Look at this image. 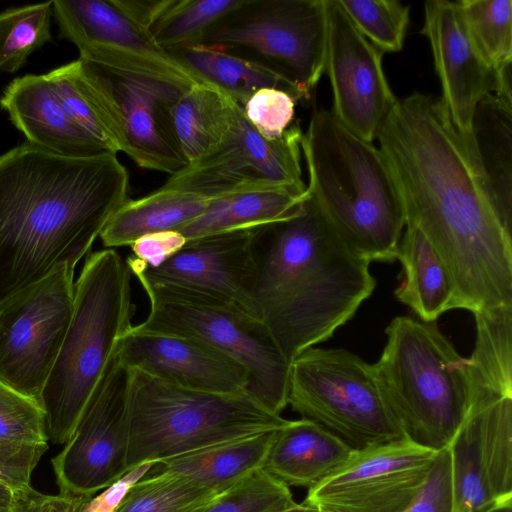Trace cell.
Returning a JSON list of instances; mask_svg holds the SVG:
<instances>
[{"mask_svg": "<svg viewBox=\"0 0 512 512\" xmlns=\"http://www.w3.org/2000/svg\"><path fill=\"white\" fill-rule=\"evenodd\" d=\"M277 431L207 447L157 462L168 471L214 491H224L263 467Z\"/></svg>", "mask_w": 512, "mask_h": 512, "instance_id": "484cf974", "label": "cell"}, {"mask_svg": "<svg viewBox=\"0 0 512 512\" xmlns=\"http://www.w3.org/2000/svg\"><path fill=\"white\" fill-rule=\"evenodd\" d=\"M46 76L70 118L107 151L117 154L109 128L76 81L73 63L60 66Z\"/></svg>", "mask_w": 512, "mask_h": 512, "instance_id": "d590c367", "label": "cell"}, {"mask_svg": "<svg viewBox=\"0 0 512 512\" xmlns=\"http://www.w3.org/2000/svg\"><path fill=\"white\" fill-rule=\"evenodd\" d=\"M116 153L61 156L27 142L0 155V306L76 266L128 200Z\"/></svg>", "mask_w": 512, "mask_h": 512, "instance_id": "7a4b0ae2", "label": "cell"}, {"mask_svg": "<svg viewBox=\"0 0 512 512\" xmlns=\"http://www.w3.org/2000/svg\"><path fill=\"white\" fill-rule=\"evenodd\" d=\"M92 64L116 102L127 144L126 155L142 168L170 175L186 167L187 162L173 136L170 110L188 88L128 78Z\"/></svg>", "mask_w": 512, "mask_h": 512, "instance_id": "ffe728a7", "label": "cell"}, {"mask_svg": "<svg viewBox=\"0 0 512 512\" xmlns=\"http://www.w3.org/2000/svg\"><path fill=\"white\" fill-rule=\"evenodd\" d=\"M281 512H319V511L302 502L300 504L297 503L295 506H293L289 509H286L284 511H281Z\"/></svg>", "mask_w": 512, "mask_h": 512, "instance_id": "bcb514c9", "label": "cell"}, {"mask_svg": "<svg viewBox=\"0 0 512 512\" xmlns=\"http://www.w3.org/2000/svg\"><path fill=\"white\" fill-rule=\"evenodd\" d=\"M239 1L165 0L149 33L168 52L201 44L209 28Z\"/></svg>", "mask_w": 512, "mask_h": 512, "instance_id": "f546056e", "label": "cell"}, {"mask_svg": "<svg viewBox=\"0 0 512 512\" xmlns=\"http://www.w3.org/2000/svg\"><path fill=\"white\" fill-rule=\"evenodd\" d=\"M402 512H453L451 458L448 447L438 452L425 483Z\"/></svg>", "mask_w": 512, "mask_h": 512, "instance_id": "f35d334b", "label": "cell"}, {"mask_svg": "<svg viewBox=\"0 0 512 512\" xmlns=\"http://www.w3.org/2000/svg\"><path fill=\"white\" fill-rule=\"evenodd\" d=\"M481 512H512V499L494 503Z\"/></svg>", "mask_w": 512, "mask_h": 512, "instance_id": "f6af8a7d", "label": "cell"}, {"mask_svg": "<svg viewBox=\"0 0 512 512\" xmlns=\"http://www.w3.org/2000/svg\"><path fill=\"white\" fill-rule=\"evenodd\" d=\"M468 32L484 61L496 74L512 63V1H458Z\"/></svg>", "mask_w": 512, "mask_h": 512, "instance_id": "d6a6232c", "label": "cell"}, {"mask_svg": "<svg viewBox=\"0 0 512 512\" xmlns=\"http://www.w3.org/2000/svg\"><path fill=\"white\" fill-rule=\"evenodd\" d=\"M92 496L44 495L36 490L24 498L23 512H85Z\"/></svg>", "mask_w": 512, "mask_h": 512, "instance_id": "7bdbcfd3", "label": "cell"}, {"mask_svg": "<svg viewBox=\"0 0 512 512\" xmlns=\"http://www.w3.org/2000/svg\"><path fill=\"white\" fill-rule=\"evenodd\" d=\"M45 413L40 403L0 383V441L47 443Z\"/></svg>", "mask_w": 512, "mask_h": 512, "instance_id": "8d00e7d4", "label": "cell"}, {"mask_svg": "<svg viewBox=\"0 0 512 512\" xmlns=\"http://www.w3.org/2000/svg\"><path fill=\"white\" fill-rule=\"evenodd\" d=\"M296 504L290 488L260 468L218 494L199 512H281Z\"/></svg>", "mask_w": 512, "mask_h": 512, "instance_id": "e575fe53", "label": "cell"}, {"mask_svg": "<svg viewBox=\"0 0 512 512\" xmlns=\"http://www.w3.org/2000/svg\"><path fill=\"white\" fill-rule=\"evenodd\" d=\"M307 190L342 239L369 262H393L405 226L401 196L379 147L316 110L303 133Z\"/></svg>", "mask_w": 512, "mask_h": 512, "instance_id": "277c9868", "label": "cell"}, {"mask_svg": "<svg viewBox=\"0 0 512 512\" xmlns=\"http://www.w3.org/2000/svg\"><path fill=\"white\" fill-rule=\"evenodd\" d=\"M209 202L198 194L160 187L139 199L127 200L99 237L106 248L131 246L146 234L179 230L201 216Z\"/></svg>", "mask_w": 512, "mask_h": 512, "instance_id": "4316f807", "label": "cell"}, {"mask_svg": "<svg viewBox=\"0 0 512 512\" xmlns=\"http://www.w3.org/2000/svg\"><path fill=\"white\" fill-rule=\"evenodd\" d=\"M372 364L405 438L440 451L451 443L469 404L467 358L436 322L394 318Z\"/></svg>", "mask_w": 512, "mask_h": 512, "instance_id": "8992f818", "label": "cell"}, {"mask_svg": "<svg viewBox=\"0 0 512 512\" xmlns=\"http://www.w3.org/2000/svg\"><path fill=\"white\" fill-rule=\"evenodd\" d=\"M29 493H19L0 481V512H23L24 498Z\"/></svg>", "mask_w": 512, "mask_h": 512, "instance_id": "ee69618b", "label": "cell"}, {"mask_svg": "<svg viewBox=\"0 0 512 512\" xmlns=\"http://www.w3.org/2000/svg\"><path fill=\"white\" fill-rule=\"evenodd\" d=\"M242 107L216 86L199 82L186 89L170 110L175 142L187 165L222 145L237 128Z\"/></svg>", "mask_w": 512, "mask_h": 512, "instance_id": "cb8c5ba5", "label": "cell"}, {"mask_svg": "<svg viewBox=\"0 0 512 512\" xmlns=\"http://www.w3.org/2000/svg\"><path fill=\"white\" fill-rule=\"evenodd\" d=\"M420 32L428 39L432 50L442 87L440 103L467 143L478 103L497 91V74L477 50L458 1H426Z\"/></svg>", "mask_w": 512, "mask_h": 512, "instance_id": "ac0fdd59", "label": "cell"}, {"mask_svg": "<svg viewBox=\"0 0 512 512\" xmlns=\"http://www.w3.org/2000/svg\"><path fill=\"white\" fill-rule=\"evenodd\" d=\"M59 36L79 58L128 78L167 82L181 88L204 82L161 48L131 20L116 0H54Z\"/></svg>", "mask_w": 512, "mask_h": 512, "instance_id": "4fadbf2b", "label": "cell"}, {"mask_svg": "<svg viewBox=\"0 0 512 512\" xmlns=\"http://www.w3.org/2000/svg\"><path fill=\"white\" fill-rule=\"evenodd\" d=\"M0 106L33 146L71 158L109 152L70 118L46 74L15 78L4 89Z\"/></svg>", "mask_w": 512, "mask_h": 512, "instance_id": "44dd1931", "label": "cell"}, {"mask_svg": "<svg viewBox=\"0 0 512 512\" xmlns=\"http://www.w3.org/2000/svg\"><path fill=\"white\" fill-rule=\"evenodd\" d=\"M53 2L9 8L0 13V73L13 74L51 41Z\"/></svg>", "mask_w": 512, "mask_h": 512, "instance_id": "1f68e13d", "label": "cell"}, {"mask_svg": "<svg viewBox=\"0 0 512 512\" xmlns=\"http://www.w3.org/2000/svg\"><path fill=\"white\" fill-rule=\"evenodd\" d=\"M132 370L187 389L232 394L247 390L249 375L235 359L198 339L131 329L118 345Z\"/></svg>", "mask_w": 512, "mask_h": 512, "instance_id": "d6986e66", "label": "cell"}, {"mask_svg": "<svg viewBox=\"0 0 512 512\" xmlns=\"http://www.w3.org/2000/svg\"><path fill=\"white\" fill-rule=\"evenodd\" d=\"M256 228L189 240L158 267L145 266L133 256L126 261L139 282L210 296L259 318L253 298Z\"/></svg>", "mask_w": 512, "mask_h": 512, "instance_id": "e0dca14e", "label": "cell"}, {"mask_svg": "<svg viewBox=\"0 0 512 512\" xmlns=\"http://www.w3.org/2000/svg\"><path fill=\"white\" fill-rule=\"evenodd\" d=\"M47 443L15 444L0 441V481L19 493H29L31 476Z\"/></svg>", "mask_w": 512, "mask_h": 512, "instance_id": "ab89813d", "label": "cell"}, {"mask_svg": "<svg viewBox=\"0 0 512 512\" xmlns=\"http://www.w3.org/2000/svg\"><path fill=\"white\" fill-rule=\"evenodd\" d=\"M396 259L402 264L404 278L394 295L420 320L436 322L443 313L452 309L453 289L449 274L421 231L414 227L406 228Z\"/></svg>", "mask_w": 512, "mask_h": 512, "instance_id": "83f0119b", "label": "cell"}, {"mask_svg": "<svg viewBox=\"0 0 512 512\" xmlns=\"http://www.w3.org/2000/svg\"><path fill=\"white\" fill-rule=\"evenodd\" d=\"M158 461H146L132 468L125 475L104 489L98 496H93L85 512H115L131 487L144 478Z\"/></svg>", "mask_w": 512, "mask_h": 512, "instance_id": "b9f144b4", "label": "cell"}, {"mask_svg": "<svg viewBox=\"0 0 512 512\" xmlns=\"http://www.w3.org/2000/svg\"><path fill=\"white\" fill-rule=\"evenodd\" d=\"M325 39V0H240L201 44L262 66L308 100L324 73Z\"/></svg>", "mask_w": 512, "mask_h": 512, "instance_id": "30bf717a", "label": "cell"}, {"mask_svg": "<svg viewBox=\"0 0 512 512\" xmlns=\"http://www.w3.org/2000/svg\"><path fill=\"white\" fill-rule=\"evenodd\" d=\"M196 511H197V510H195V512H196ZM193 512H194V511H193Z\"/></svg>", "mask_w": 512, "mask_h": 512, "instance_id": "7dc6e473", "label": "cell"}, {"mask_svg": "<svg viewBox=\"0 0 512 512\" xmlns=\"http://www.w3.org/2000/svg\"><path fill=\"white\" fill-rule=\"evenodd\" d=\"M353 451L320 425L289 420L277 431L263 469L287 485L312 488L337 468Z\"/></svg>", "mask_w": 512, "mask_h": 512, "instance_id": "7402d4cb", "label": "cell"}, {"mask_svg": "<svg viewBox=\"0 0 512 512\" xmlns=\"http://www.w3.org/2000/svg\"><path fill=\"white\" fill-rule=\"evenodd\" d=\"M399 190L405 226L423 233L453 289L452 309L512 307V236L468 146L439 99H397L377 133Z\"/></svg>", "mask_w": 512, "mask_h": 512, "instance_id": "6da1fadb", "label": "cell"}, {"mask_svg": "<svg viewBox=\"0 0 512 512\" xmlns=\"http://www.w3.org/2000/svg\"><path fill=\"white\" fill-rule=\"evenodd\" d=\"M150 303L143 333L198 339L238 361L248 372L247 392L273 413L288 405L291 362L263 321L222 300L180 288L139 282Z\"/></svg>", "mask_w": 512, "mask_h": 512, "instance_id": "ba28073f", "label": "cell"}, {"mask_svg": "<svg viewBox=\"0 0 512 512\" xmlns=\"http://www.w3.org/2000/svg\"><path fill=\"white\" fill-rule=\"evenodd\" d=\"M288 422L247 391L192 390L132 370L127 472L146 461L276 431Z\"/></svg>", "mask_w": 512, "mask_h": 512, "instance_id": "52a82bcc", "label": "cell"}, {"mask_svg": "<svg viewBox=\"0 0 512 512\" xmlns=\"http://www.w3.org/2000/svg\"><path fill=\"white\" fill-rule=\"evenodd\" d=\"M258 317L285 358L331 338L373 293L370 262L339 235L309 196L291 216L256 228Z\"/></svg>", "mask_w": 512, "mask_h": 512, "instance_id": "3957f363", "label": "cell"}, {"mask_svg": "<svg viewBox=\"0 0 512 512\" xmlns=\"http://www.w3.org/2000/svg\"><path fill=\"white\" fill-rule=\"evenodd\" d=\"M181 65L228 94L241 107L257 90L277 88L297 101L299 93L262 66L220 47L198 44L169 52Z\"/></svg>", "mask_w": 512, "mask_h": 512, "instance_id": "f1b7e54d", "label": "cell"}, {"mask_svg": "<svg viewBox=\"0 0 512 512\" xmlns=\"http://www.w3.org/2000/svg\"><path fill=\"white\" fill-rule=\"evenodd\" d=\"M75 267H59L0 306V383L38 402L72 317Z\"/></svg>", "mask_w": 512, "mask_h": 512, "instance_id": "8fae6325", "label": "cell"}, {"mask_svg": "<svg viewBox=\"0 0 512 512\" xmlns=\"http://www.w3.org/2000/svg\"><path fill=\"white\" fill-rule=\"evenodd\" d=\"M438 452L407 438L353 451L308 489L303 503L319 512H402L425 483Z\"/></svg>", "mask_w": 512, "mask_h": 512, "instance_id": "5bb4252c", "label": "cell"}, {"mask_svg": "<svg viewBox=\"0 0 512 512\" xmlns=\"http://www.w3.org/2000/svg\"><path fill=\"white\" fill-rule=\"evenodd\" d=\"M362 35L383 53L403 48L410 8L396 0H339Z\"/></svg>", "mask_w": 512, "mask_h": 512, "instance_id": "836d02e7", "label": "cell"}, {"mask_svg": "<svg viewBox=\"0 0 512 512\" xmlns=\"http://www.w3.org/2000/svg\"><path fill=\"white\" fill-rule=\"evenodd\" d=\"M132 272L114 249L90 253L74 283L72 317L40 395L49 440L65 444L90 396L131 329Z\"/></svg>", "mask_w": 512, "mask_h": 512, "instance_id": "5b68a950", "label": "cell"}, {"mask_svg": "<svg viewBox=\"0 0 512 512\" xmlns=\"http://www.w3.org/2000/svg\"><path fill=\"white\" fill-rule=\"evenodd\" d=\"M504 226L512 227V104L494 94L478 103L466 143Z\"/></svg>", "mask_w": 512, "mask_h": 512, "instance_id": "603a6c76", "label": "cell"}, {"mask_svg": "<svg viewBox=\"0 0 512 512\" xmlns=\"http://www.w3.org/2000/svg\"><path fill=\"white\" fill-rule=\"evenodd\" d=\"M324 73L336 118L362 139L373 142L397 98L385 76L383 52L356 28L339 0H325Z\"/></svg>", "mask_w": 512, "mask_h": 512, "instance_id": "2e32d148", "label": "cell"}, {"mask_svg": "<svg viewBox=\"0 0 512 512\" xmlns=\"http://www.w3.org/2000/svg\"><path fill=\"white\" fill-rule=\"evenodd\" d=\"M287 403L352 451L405 438L373 365L345 349L312 347L294 358Z\"/></svg>", "mask_w": 512, "mask_h": 512, "instance_id": "9c48e42d", "label": "cell"}, {"mask_svg": "<svg viewBox=\"0 0 512 512\" xmlns=\"http://www.w3.org/2000/svg\"><path fill=\"white\" fill-rule=\"evenodd\" d=\"M221 492L180 475L152 468L131 487L115 512H193Z\"/></svg>", "mask_w": 512, "mask_h": 512, "instance_id": "4dcf8cb0", "label": "cell"}, {"mask_svg": "<svg viewBox=\"0 0 512 512\" xmlns=\"http://www.w3.org/2000/svg\"><path fill=\"white\" fill-rule=\"evenodd\" d=\"M131 379L117 348L70 438L51 459L59 493L93 497L127 473Z\"/></svg>", "mask_w": 512, "mask_h": 512, "instance_id": "7c38bea8", "label": "cell"}, {"mask_svg": "<svg viewBox=\"0 0 512 512\" xmlns=\"http://www.w3.org/2000/svg\"><path fill=\"white\" fill-rule=\"evenodd\" d=\"M308 196L307 189L287 187L240 191L211 199L201 216L177 231L189 241L264 226L294 214Z\"/></svg>", "mask_w": 512, "mask_h": 512, "instance_id": "d4e9b609", "label": "cell"}, {"mask_svg": "<svg viewBox=\"0 0 512 512\" xmlns=\"http://www.w3.org/2000/svg\"><path fill=\"white\" fill-rule=\"evenodd\" d=\"M298 101L277 88L257 90L242 106L246 119L265 138L280 137L292 124Z\"/></svg>", "mask_w": 512, "mask_h": 512, "instance_id": "74e56055", "label": "cell"}, {"mask_svg": "<svg viewBox=\"0 0 512 512\" xmlns=\"http://www.w3.org/2000/svg\"><path fill=\"white\" fill-rule=\"evenodd\" d=\"M302 137L295 122L280 137L267 139L243 113L222 145L170 175L161 188L191 192L210 200L266 187L306 190L300 163Z\"/></svg>", "mask_w": 512, "mask_h": 512, "instance_id": "9a60e30c", "label": "cell"}, {"mask_svg": "<svg viewBox=\"0 0 512 512\" xmlns=\"http://www.w3.org/2000/svg\"><path fill=\"white\" fill-rule=\"evenodd\" d=\"M186 238L178 231L168 230L146 234L132 245L133 257L148 267H158L176 254Z\"/></svg>", "mask_w": 512, "mask_h": 512, "instance_id": "60d3db41", "label": "cell"}]
</instances>
